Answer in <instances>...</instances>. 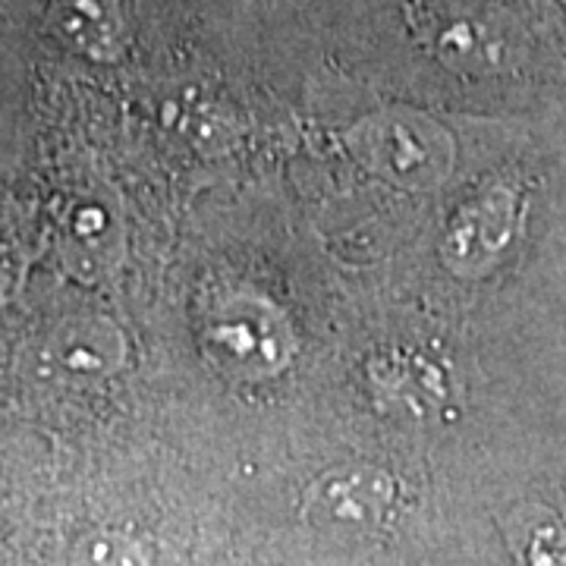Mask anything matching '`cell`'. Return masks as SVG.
<instances>
[{
	"mask_svg": "<svg viewBox=\"0 0 566 566\" xmlns=\"http://www.w3.org/2000/svg\"><path fill=\"white\" fill-rule=\"evenodd\" d=\"M73 566H148L142 551L117 532H95L73 551Z\"/></svg>",
	"mask_w": 566,
	"mask_h": 566,
	"instance_id": "4",
	"label": "cell"
},
{
	"mask_svg": "<svg viewBox=\"0 0 566 566\" xmlns=\"http://www.w3.org/2000/svg\"><path fill=\"white\" fill-rule=\"evenodd\" d=\"M51 22L85 54L107 57L120 48V20L114 0H51Z\"/></svg>",
	"mask_w": 566,
	"mask_h": 566,
	"instance_id": "3",
	"label": "cell"
},
{
	"mask_svg": "<svg viewBox=\"0 0 566 566\" xmlns=\"http://www.w3.org/2000/svg\"><path fill=\"white\" fill-rule=\"evenodd\" d=\"M95 340H98V334H88V331H73L70 337H61V363L80 375L104 371L107 353H104V344L98 346Z\"/></svg>",
	"mask_w": 566,
	"mask_h": 566,
	"instance_id": "6",
	"label": "cell"
},
{
	"mask_svg": "<svg viewBox=\"0 0 566 566\" xmlns=\"http://www.w3.org/2000/svg\"><path fill=\"white\" fill-rule=\"evenodd\" d=\"M419 32L428 48L450 66H475L491 63V35H497L494 20L482 13L472 0H422L419 7Z\"/></svg>",
	"mask_w": 566,
	"mask_h": 566,
	"instance_id": "2",
	"label": "cell"
},
{
	"mask_svg": "<svg viewBox=\"0 0 566 566\" xmlns=\"http://www.w3.org/2000/svg\"><path fill=\"white\" fill-rule=\"evenodd\" d=\"M397 506V485L378 469L327 475L308 494V520L334 532H378Z\"/></svg>",
	"mask_w": 566,
	"mask_h": 566,
	"instance_id": "1",
	"label": "cell"
},
{
	"mask_svg": "<svg viewBox=\"0 0 566 566\" xmlns=\"http://www.w3.org/2000/svg\"><path fill=\"white\" fill-rule=\"evenodd\" d=\"M523 557L528 566H566V526L545 520L528 528Z\"/></svg>",
	"mask_w": 566,
	"mask_h": 566,
	"instance_id": "5",
	"label": "cell"
}]
</instances>
